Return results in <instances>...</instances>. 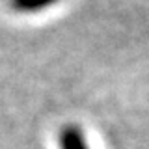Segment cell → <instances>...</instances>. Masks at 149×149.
I'll return each mask as SVG.
<instances>
[{
	"instance_id": "obj_1",
	"label": "cell",
	"mask_w": 149,
	"mask_h": 149,
	"mask_svg": "<svg viewBox=\"0 0 149 149\" xmlns=\"http://www.w3.org/2000/svg\"><path fill=\"white\" fill-rule=\"evenodd\" d=\"M60 147L62 149H90L86 138H84V132L74 125H69L60 132Z\"/></svg>"
},
{
	"instance_id": "obj_2",
	"label": "cell",
	"mask_w": 149,
	"mask_h": 149,
	"mask_svg": "<svg viewBox=\"0 0 149 149\" xmlns=\"http://www.w3.org/2000/svg\"><path fill=\"white\" fill-rule=\"evenodd\" d=\"M58 0H9V6L21 13H34V11H41V9L52 6Z\"/></svg>"
}]
</instances>
